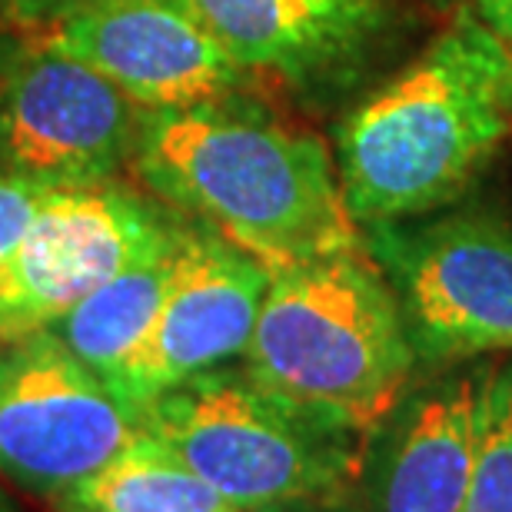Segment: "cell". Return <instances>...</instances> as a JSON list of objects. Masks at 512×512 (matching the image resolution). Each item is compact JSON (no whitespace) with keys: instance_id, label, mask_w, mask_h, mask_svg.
<instances>
[{"instance_id":"cell-1","label":"cell","mask_w":512,"mask_h":512,"mask_svg":"<svg viewBox=\"0 0 512 512\" xmlns=\"http://www.w3.org/2000/svg\"><path fill=\"white\" fill-rule=\"evenodd\" d=\"M130 167L170 210L210 227L270 273L363 243L333 150L240 94L147 110Z\"/></svg>"},{"instance_id":"cell-2","label":"cell","mask_w":512,"mask_h":512,"mask_svg":"<svg viewBox=\"0 0 512 512\" xmlns=\"http://www.w3.org/2000/svg\"><path fill=\"white\" fill-rule=\"evenodd\" d=\"M512 133V44L473 7L366 94L336 130V173L360 230L429 217Z\"/></svg>"},{"instance_id":"cell-3","label":"cell","mask_w":512,"mask_h":512,"mask_svg":"<svg viewBox=\"0 0 512 512\" xmlns=\"http://www.w3.org/2000/svg\"><path fill=\"white\" fill-rule=\"evenodd\" d=\"M416 353L366 243L270 273L243 370L286 403L373 433L403 403Z\"/></svg>"},{"instance_id":"cell-4","label":"cell","mask_w":512,"mask_h":512,"mask_svg":"<svg viewBox=\"0 0 512 512\" xmlns=\"http://www.w3.org/2000/svg\"><path fill=\"white\" fill-rule=\"evenodd\" d=\"M143 429L237 509L336 496L363 473L360 433L220 366L143 406Z\"/></svg>"},{"instance_id":"cell-5","label":"cell","mask_w":512,"mask_h":512,"mask_svg":"<svg viewBox=\"0 0 512 512\" xmlns=\"http://www.w3.org/2000/svg\"><path fill=\"white\" fill-rule=\"evenodd\" d=\"M363 243L393 286L416 360L512 353V227L483 210L376 223Z\"/></svg>"},{"instance_id":"cell-6","label":"cell","mask_w":512,"mask_h":512,"mask_svg":"<svg viewBox=\"0 0 512 512\" xmlns=\"http://www.w3.org/2000/svg\"><path fill=\"white\" fill-rule=\"evenodd\" d=\"M143 433V406L50 330L0 343V473L57 499Z\"/></svg>"},{"instance_id":"cell-7","label":"cell","mask_w":512,"mask_h":512,"mask_svg":"<svg viewBox=\"0 0 512 512\" xmlns=\"http://www.w3.org/2000/svg\"><path fill=\"white\" fill-rule=\"evenodd\" d=\"M180 220L183 213L117 183L54 187L0 270V343L50 330L97 286L167 240Z\"/></svg>"},{"instance_id":"cell-8","label":"cell","mask_w":512,"mask_h":512,"mask_svg":"<svg viewBox=\"0 0 512 512\" xmlns=\"http://www.w3.org/2000/svg\"><path fill=\"white\" fill-rule=\"evenodd\" d=\"M143 114L84 60L24 40L0 77V167L50 187L114 183L133 163Z\"/></svg>"},{"instance_id":"cell-9","label":"cell","mask_w":512,"mask_h":512,"mask_svg":"<svg viewBox=\"0 0 512 512\" xmlns=\"http://www.w3.org/2000/svg\"><path fill=\"white\" fill-rule=\"evenodd\" d=\"M24 40L84 60L140 110H187L253 84L190 0H90Z\"/></svg>"},{"instance_id":"cell-10","label":"cell","mask_w":512,"mask_h":512,"mask_svg":"<svg viewBox=\"0 0 512 512\" xmlns=\"http://www.w3.org/2000/svg\"><path fill=\"white\" fill-rule=\"evenodd\" d=\"M266 286L270 270L260 260L190 220L157 323L110 383L130 403L147 406L193 376L237 360L250 346Z\"/></svg>"},{"instance_id":"cell-11","label":"cell","mask_w":512,"mask_h":512,"mask_svg":"<svg viewBox=\"0 0 512 512\" xmlns=\"http://www.w3.org/2000/svg\"><path fill=\"white\" fill-rule=\"evenodd\" d=\"M250 80L323 94L360 77L389 40L396 0H190Z\"/></svg>"},{"instance_id":"cell-12","label":"cell","mask_w":512,"mask_h":512,"mask_svg":"<svg viewBox=\"0 0 512 512\" xmlns=\"http://www.w3.org/2000/svg\"><path fill=\"white\" fill-rule=\"evenodd\" d=\"M489 370L453 376L399 403L373 429L366 512H463Z\"/></svg>"},{"instance_id":"cell-13","label":"cell","mask_w":512,"mask_h":512,"mask_svg":"<svg viewBox=\"0 0 512 512\" xmlns=\"http://www.w3.org/2000/svg\"><path fill=\"white\" fill-rule=\"evenodd\" d=\"M187 223L190 220L183 217L167 240L133 260L114 280L97 286L87 300H80L50 326V333L104 380H114L120 366L147 340L150 326L157 323L160 306L177 276Z\"/></svg>"},{"instance_id":"cell-14","label":"cell","mask_w":512,"mask_h":512,"mask_svg":"<svg viewBox=\"0 0 512 512\" xmlns=\"http://www.w3.org/2000/svg\"><path fill=\"white\" fill-rule=\"evenodd\" d=\"M60 512H237L147 429L57 499Z\"/></svg>"},{"instance_id":"cell-15","label":"cell","mask_w":512,"mask_h":512,"mask_svg":"<svg viewBox=\"0 0 512 512\" xmlns=\"http://www.w3.org/2000/svg\"><path fill=\"white\" fill-rule=\"evenodd\" d=\"M463 512H512V363L489 370Z\"/></svg>"},{"instance_id":"cell-16","label":"cell","mask_w":512,"mask_h":512,"mask_svg":"<svg viewBox=\"0 0 512 512\" xmlns=\"http://www.w3.org/2000/svg\"><path fill=\"white\" fill-rule=\"evenodd\" d=\"M50 183L24 177V173L0 167V270L24 243L30 223L37 220L40 207L50 197Z\"/></svg>"},{"instance_id":"cell-17","label":"cell","mask_w":512,"mask_h":512,"mask_svg":"<svg viewBox=\"0 0 512 512\" xmlns=\"http://www.w3.org/2000/svg\"><path fill=\"white\" fill-rule=\"evenodd\" d=\"M84 4H90V0H4V20L10 30L34 37Z\"/></svg>"},{"instance_id":"cell-18","label":"cell","mask_w":512,"mask_h":512,"mask_svg":"<svg viewBox=\"0 0 512 512\" xmlns=\"http://www.w3.org/2000/svg\"><path fill=\"white\" fill-rule=\"evenodd\" d=\"M237 512H366L346 499V493L336 496H306V499H286V503H270L256 509H237Z\"/></svg>"},{"instance_id":"cell-19","label":"cell","mask_w":512,"mask_h":512,"mask_svg":"<svg viewBox=\"0 0 512 512\" xmlns=\"http://www.w3.org/2000/svg\"><path fill=\"white\" fill-rule=\"evenodd\" d=\"M473 10L512 44V0H473Z\"/></svg>"},{"instance_id":"cell-20","label":"cell","mask_w":512,"mask_h":512,"mask_svg":"<svg viewBox=\"0 0 512 512\" xmlns=\"http://www.w3.org/2000/svg\"><path fill=\"white\" fill-rule=\"evenodd\" d=\"M20 47H24V40H17L14 34H10V30L0 27V77H4V74H7V67L17 60Z\"/></svg>"},{"instance_id":"cell-21","label":"cell","mask_w":512,"mask_h":512,"mask_svg":"<svg viewBox=\"0 0 512 512\" xmlns=\"http://www.w3.org/2000/svg\"><path fill=\"white\" fill-rule=\"evenodd\" d=\"M0 512H17V506L10 503V499H7L4 493H0Z\"/></svg>"},{"instance_id":"cell-22","label":"cell","mask_w":512,"mask_h":512,"mask_svg":"<svg viewBox=\"0 0 512 512\" xmlns=\"http://www.w3.org/2000/svg\"><path fill=\"white\" fill-rule=\"evenodd\" d=\"M0 20H4V0H0Z\"/></svg>"}]
</instances>
